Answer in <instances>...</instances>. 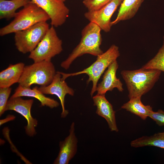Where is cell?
Segmentation results:
<instances>
[{
    "label": "cell",
    "mask_w": 164,
    "mask_h": 164,
    "mask_svg": "<svg viewBox=\"0 0 164 164\" xmlns=\"http://www.w3.org/2000/svg\"><path fill=\"white\" fill-rule=\"evenodd\" d=\"M101 29L95 23L90 22L83 29L81 39L79 44L68 57L61 62V67L67 70L77 58L88 54L97 56L103 52L100 48L102 41Z\"/></svg>",
    "instance_id": "obj_1"
},
{
    "label": "cell",
    "mask_w": 164,
    "mask_h": 164,
    "mask_svg": "<svg viewBox=\"0 0 164 164\" xmlns=\"http://www.w3.org/2000/svg\"><path fill=\"white\" fill-rule=\"evenodd\" d=\"M161 72L159 70L142 68L122 70L121 74L127 86L129 99L141 97L149 91L158 80Z\"/></svg>",
    "instance_id": "obj_2"
},
{
    "label": "cell",
    "mask_w": 164,
    "mask_h": 164,
    "mask_svg": "<svg viewBox=\"0 0 164 164\" xmlns=\"http://www.w3.org/2000/svg\"><path fill=\"white\" fill-rule=\"evenodd\" d=\"M14 18L9 24L0 29L1 36L15 33L50 19L46 13L31 1L16 12Z\"/></svg>",
    "instance_id": "obj_3"
},
{
    "label": "cell",
    "mask_w": 164,
    "mask_h": 164,
    "mask_svg": "<svg viewBox=\"0 0 164 164\" xmlns=\"http://www.w3.org/2000/svg\"><path fill=\"white\" fill-rule=\"evenodd\" d=\"M120 55L119 47L115 45H112L105 52L97 56L96 60L89 67L75 73H65L58 72L62 75L63 80L67 77L82 74H86L88 76L87 81V84L92 82V87L90 93L92 97L96 91L98 81L105 70Z\"/></svg>",
    "instance_id": "obj_4"
},
{
    "label": "cell",
    "mask_w": 164,
    "mask_h": 164,
    "mask_svg": "<svg viewBox=\"0 0 164 164\" xmlns=\"http://www.w3.org/2000/svg\"><path fill=\"white\" fill-rule=\"evenodd\" d=\"M56 73L51 61L34 62L25 66L18 83L19 85L26 87H30L33 84L46 86L52 82Z\"/></svg>",
    "instance_id": "obj_5"
},
{
    "label": "cell",
    "mask_w": 164,
    "mask_h": 164,
    "mask_svg": "<svg viewBox=\"0 0 164 164\" xmlns=\"http://www.w3.org/2000/svg\"><path fill=\"white\" fill-rule=\"evenodd\" d=\"M46 22H41L24 30L15 32V45L20 52L30 53L37 46L49 29Z\"/></svg>",
    "instance_id": "obj_6"
},
{
    "label": "cell",
    "mask_w": 164,
    "mask_h": 164,
    "mask_svg": "<svg viewBox=\"0 0 164 164\" xmlns=\"http://www.w3.org/2000/svg\"><path fill=\"white\" fill-rule=\"evenodd\" d=\"M62 41L57 35L54 27L49 28L44 36L31 52L29 58L34 62L51 61V59L63 51Z\"/></svg>",
    "instance_id": "obj_7"
},
{
    "label": "cell",
    "mask_w": 164,
    "mask_h": 164,
    "mask_svg": "<svg viewBox=\"0 0 164 164\" xmlns=\"http://www.w3.org/2000/svg\"><path fill=\"white\" fill-rule=\"evenodd\" d=\"M33 102L32 99L25 100L21 97H10L5 110V111H14L25 118L27 121V125L25 127V132L30 137H33L36 134L35 128L38 123L37 120L34 118L31 114V109Z\"/></svg>",
    "instance_id": "obj_8"
},
{
    "label": "cell",
    "mask_w": 164,
    "mask_h": 164,
    "mask_svg": "<svg viewBox=\"0 0 164 164\" xmlns=\"http://www.w3.org/2000/svg\"><path fill=\"white\" fill-rule=\"evenodd\" d=\"M44 11L50 17L52 26L63 24L69 15V10L64 2L58 0H31Z\"/></svg>",
    "instance_id": "obj_9"
},
{
    "label": "cell",
    "mask_w": 164,
    "mask_h": 164,
    "mask_svg": "<svg viewBox=\"0 0 164 164\" xmlns=\"http://www.w3.org/2000/svg\"><path fill=\"white\" fill-rule=\"evenodd\" d=\"M123 0H112L101 9L88 11L84 14L85 17L90 22L98 25L101 30L109 32L111 26V18L118 7Z\"/></svg>",
    "instance_id": "obj_10"
},
{
    "label": "cell",
    "mask_w": 164,
    "mask_h": 164,
    "mask_svg": "<svg viewBox=\"0 0 164 164\" xmlns=\"http://www.w3.org/2000/svg\"><path fill=\"white\" fill-rule=\"evenodd\" d=\"M38 89L44 94L56 95L60 100L62 108L61 117L63 118L67 117L69 111L65 108V97L67 94L73 96L74 91L68 86L65 80L62 79L61 75L58 72H56L52 81L49 85L41 86L38 87Z\"/></svg>",
    "instance_id": "obj_11"
},
{
    "label": "cell",
    "mask_w": 164,
    "mask_h": 164,
    "mask_svg": "<svg viewBox=\"0 0 164 164\" xmlns=\"http://www.w3.org/2000/svg\"><path fill=\"white\" fill-rule=\"evenodd\" d=\"M75 123L71 125L69 133L63 141L59 142V151L53 164H68L76 154L78 140L75 132Z\"/></svg>",
    "instance_id": "obj_12"
},
{
    "label": "cell",
    "mask_w": 164,
    "mask_h": 164,
    "mask_svg": "<svg viewBox=\"0 0 164 164\" xmlns=\"http://www.w3.org/2000/svg\"><path fill=\"white\" fill-rule=\"evenodd\" d=\"M118 68L117 60L108 67L104 73L102 81L97 85V94L105 95L107 91H112L114 88H117L120 92L124 91L122 83L116 76Z\"/></svg>",
    "instance_id": "obj_13"
},
{
    "label": "cell",
    "mask_w": 164,
    "mask_h": 164,
    "mask_svg": "<svg viewBox=\"0 0 164 164\" xmlns=\"http://www.w3.org/2000/svg\"><path fill=\"white\" fill-rule=\"evenodd\" d=\"M92 99L94 105L97 107L96 113L105 119L111 131L118 132L116 121L115 111L105 95L97 94Z\"/></svg>",
    "instance_id": "obj_14"
},
{
    "label": "cell",
    "mask_w": 164,
    "mask_h": 164,
    "mask_svg": "<svg viewBox=\"0 0 164 164\" xmlns=\"http://www.w3.org/2000/svg\"><path fill=\"white\" fill-rule=\"evenodd\" d=\"M22 97L36 98L40 101L41 106H46L53 108L57 107L59 105V103L57 101L46 96L38 90L37 86L31 89L30 87H25L19 85L10 98Z\"/></svg>",
    "instance_id": "obj_15"
},
{
    "label": "cell",
    "mask_w": 164,
    "mask_h": 164,
    "mask_svg": "<svg viewBox=\"0 0 164 164\" xmlns=\"http://www.w3.org/2000/svg\"><path fill=\"white\" fill-rule=\"evenodd\" d=\"M25 66L24 63L20 62L10 64L6 69L0 72V88L9 87L18 83Z\"/></svg>",
    "instance_id": "obj_16"
},
{
    "label": "cell",
    "mask_w": 164,
    "mask_h": 164,
    "mask_svg": "<svg viewBox=\"0 0 164 164\" xmlns=\"http://www.w3.org/2000/svg\"><path fill=\"white\" fill-rule=\"evenodd\" d=\"M145 0H123L115 19L111 22L113 26L121 21L129 20L135 15Z\"/></svg>",
    "instance_id": "obj_17"
},
{
    "label": "cell",
    "mask_w": 164,
    "mask_h": 164,
    "mask_svg": "<svg viewBox=\"0 0 164 164\" xmlns=\"http://www.w3.org/2000/svg\"><path fill=\"white\" fill-rule=\"evenodd\" d=\"M141 97L129 99L121 106V108L145 120L153 111L152 108L149 105H144L141 101Z\"/></svg>",
    "instance_id": "obj_18"
},
{
    "label": "cell",
    "mask_w": 164,
    "mask_h": 164,
    "mask_svg": "<svg viewBox=\"0 0 164 164\" xmlns=\"http://www.w3.org/2000/svg\"><path fill=\"white\" fill-rule=\"evenodd\" d=\"M31 0H0V19L9 20L14 17L16 11L24 7Z\"/></svg>",
    "instance_id": "obj_19"
},
{
    "label": "cell",
    "mask_w": 164,
    "mask_h": 164,
    "mask_svg": "<svg viewBox=\"0 0 164 164\" xmlns=\"http://www.w3.org/2000/svg\"><path fill=\"white\" fill-rule=\"evenodd\" d=\"M130 145L136 148L153 146L164 149V132H158L149 136H142L132 141Z\"/></svg>",
    "instance_id": "obj_20"
},
{
    "label": "cell",
    "mask_w": 164,
    "mask_h": 164,
    "mask_svg": "<svg viewBox=\"0 0 164 164\" xmlns=\"http://www.w3.org/2000/svg\"><path fill=\"white\" fill-rule=\"evenodd\" d=\"M142 68L155 69L164 72V38L163 44L157 53Z\"/></svg>",
    "instance_id": "obj_21"
},
{
    "label": "cell",
    "mask_w": 164,
    "mask_h": 164,
    "mask_svg": "<svg viewBox=\"0 0 164 164\" xmlns=\"http://www.w3.org/2000/svg\"><path fill=\"white\" fill-rule=\"evenodd\" d=\"M10 87L0 88V116L5 112V108L11 92Z\"/></svg>",
    "instance_id": "obj_22"
},
{
    "label": "cell",
    "mask_w": 164,
    "mask_h": 164,
    "mask_svg": "<svg viewBox=\"0 0 164 164\" xmlns=\"http://www.w3.org/2000/svg\"><path fill=\"white\" fill-rule=\"evenodd\" d=\"M112 0H83V3L88 11L98 10Z\"/></svg>",
    "instance_id": "obj_23"
},
{
    "label": "cell",
    "mask_w": 164,
    "mask_h": 164,
    "mask_svg": "<svg viewBox=\"0 0 164 164\" xmlns=\"http://www.w3.org/2000/svg\"><path fill=\"white\" fill-rule=\"evenodd\" d=\"M149 117L154 120L159 126H164V111L163 110L159 109L156 112L153 111Z\"/></svg>",
    "instance_id": "obj_24"
},
{
    "label": "cell",
    "mask_w": 164,
    "mask_h": 164,
    "mask_svg": "<svg viewBox=\"0 0 164 164\" xmlns=\"http://www.w3.org/2000/svg\"><path fill=\"white\" fill-rule=\"evenodd\" d=\"M15 118V117L12 115L9 114L4 119L1 120L0 121V126L3 124L8 121H12Z\"/></svg>",
    "instance_id": "obj_25"
},
{
    "label": "cell",
    "mask_w": 164,
    "mask_h": 164,
    "mask_svg": "<svg viewBox=\"0 0 164 164\" xmlns=\"http://www.w3.org/2000/svg\"><path fill=\"white\" fill-rule=\"evenodd\" d=\"M58 0L61 1L62 2H64L65 1L67 0Z\"/></svg>",
    "instance_id": "obj_26"
}]
</instances>
